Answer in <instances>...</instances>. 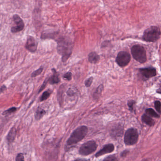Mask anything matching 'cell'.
<instances>
[{"instance_id": "cell-1", "label": "cell", "mask_w": 161, "mask_h": 161, "mask_svg": "<svg viewBox=\"0 0 161 161\" xmlns=\"http://www.w3.org/2000/svg\"><path fill=\"white\" fill-rule=\"evenodd\" d=\"M88 133L86 126H79L73 131L66 141V147H72L82 140Z\"/></svg>"}, {"instance_id": "cell-2", "label": "cell", "mask_w": 161, "mask_h": 161, "mask_svg": "<svg viewBox=\"0 0 161 161\" xmlns=\"http://www.w3.org/2000/svg\"><path fill=\"white\" fill-rule=\"evenodd\" d=\"M72 46L71 43L65 41L61 40L58 43V52L62 56V61L63 62L66 61L71 55Z\"/></svg>"}, {"instance_id": "cell-3", "label": "cell", "mask_w": 161, "mask_h": 161, "mask_svg": "<svg viewBox=\"0 0 161 161\" xmlns=\"http://www.w3.org/2000/svg\"><path fill=\"white\" fill-rule=\"evenodd\" d=\"M161 36V30L157 26H151L144 31L143 40L147 42H155L158 40Z\"/></svg>"}, {"instance_id": "cell-4", "label": "cell", "mask_w": 161, "mask_h": 161, "mask_svg": "<svg viewBox=\"0 0 161 161\" xmlns=\"http://www.w3.org/2000/svg\"><path fill=\"white\" fill-rule=\"evenodd\" d=\"M131 52L133 58L143 64L147 61V52L144 47L139 44L134 45L131 48Z\"/></svg>"}, {"instance_id": "cell-5", "label": "cell", "mask_w": 161, "mask_h": 161, "mask_svg": "<svg viewBox=\"0 0 161 161\" xmlns=\"http://www.w3.org/2000/svg\"><path fill=\"white\" fill-rule=\"evenodd\" d=\"M139 134L137 130L131 128L127 130L124 137V142L126 146H133L137 143Z\"/></svg>"}, {"instance_id": "cell-6", "label": "cell", "mask_w": 161, "mask_h": 161, "mask_svg": "<svg viewBox=\"0 0 161 161\" xmlns=\"http://www.w3.org/2000/svg\"><path fill=\"white\" fill-rule=\"evenodd\" d=\"M97 144L94 140L87 141L81 145L79 149V154L83 156H87L96 151Z\"/></svg>"}, {"instance_id": "cell-7", "label": "cell", "mask_w": 161, "mask_h": 161, "mask_svg": "<svg viewBox=\"0 0 161 161\" xmlns=\"http://www.w3.org/2000/svg\"><path fill=\"white\" fill-rule=\"evenodd\" d=\"M130 55L126 51H120L117 55L116 62L121 67H124L128 65L130 61Z\"/></svg>"}, {"instance_id": "cell-8", "label": "cell", "mask_w": 161, "mask_h": 161, "mask_svg": "<svg viewBox=\"0 0 161 161\" xmlns=\"http://www.w3.org/2000/svg\"><path fill=\"white\" fill-rule=\"evenodd\" d=\"M13 20L15 26L11 28V32L13 33H16L23 30L25 27V24L21 18L17 14L13 16Z\"/></svg>"}, {"instance_id": "cell-9", "label": "cell", "mask_w": 161, "mask_h": 161, "mask_svg": "<svg viewBox=\"0 0 161 161\" xmlns=\"http://www.w3.org/2000/svg\"><path fill=\"white\" fill-rule=\"evenodd\" d=\"M139 71L142 76L147 79L154 77L156 75V69L152 67L141 68L140 69Z\"/></svg>"}, {"instance_id": "cell-10", "label": "cell", "mask_w": 161, "mask_h": 161, "mask_svg": "<svg viewBox=\"0 0 161 161\" xmlns=\"http://www.w3.org/2000/svg\"><path fill=\"white\" fill-rule=\"evenodd\" d=\"M114 145L113 144L109 143L105 145L103 148L96 153L95 157L98 158L100 156L104 155L105 154L112 153L114 150Z\"/></svg>"}, {"instance_id": "cell-11", "label": "cell", "mask_w": 161, "mask_h": 161, "mask_svg": "<svg viewBox=\"0 0 161 161\" xmlns=\"http://www.w3.org/2000/svg\"><path fill=\"white\" fill-rule=\"evenodd\" d=\"M25 48L26 50L32 53L36 51L37 49V44L33 37L31 36L28 37L26 43Z\"/></svg>"}, {"instance_id": "cell-12", "label": "cell", "mask_w": 161, "mask_h": 161, "mask_svg": "<svg viewBox=\"0 0 161 161\" xmlns=\"http://www.w3.org/2000/svg\"><path fill=\"white\" fill-rule=\"evenodd\" d=\"M123 133V128L120 125H116L111 130L110 135L113 139H117L122 137Z\"/></svg>"}, {"instance_id": "cell-13", "label": "cell", "mask_w": 161, "mask_h": 161, "mask_svg": "<svg viewBox=\"0 0 161 161\" xmlns=\"http://www.w3.org/2000/svg\"><path fill=\"white\" fill-rule=\"evenodd\" d=\"M52 71H53V75L48 78V82L50 84H57L60 82L59 74L55 69H52Z\"/></svg>"}, {"instance_id": "cell-14", "label": "cell", "mask_w": 161, "mask_h": 161, "mask_svg": "<svg viewBox=\"0 0 161 161\" xmlns=\"http://www.w3.org/2000/svg\"><path fill=\"white\" fill-rule=\"evenodd\" d=\"M17 134V130L14 127H12L9 132L6 139L9 144L12 143L14 141Z\"/></svg>"}, {"instance_id": "cell-15", "label": "cell", "mask_w": 161, "mask_h": 161, "mask_svg": "<svg viewBox=\"0 0 161 161\" xmlns=\"http://www.w3.org/2000/svg\"><path fill=\"white\" fill-rule=\"evenodd\" d=\"M141 120L143 122L146 123V125L149 126L150 127H152L155 124V121L150 116L147 115V114H144L141 117Z\"/></svg>"}, {"instance_id": "cell-16", "label": "cell", "mask_w": 161, "mask_h": 161, "mask_svg": "<svg viewBox=\"0 0 161 161\" xmlns=\"http://www.w3.org/2000/svg\"><path fill=\"white\" fill-rule=\"evenodd\" d=\"M100 60V57L95 52H92L88 55V61L92 64H97Z\"/></svg>"}, {"instance_id": "cell-17", "label": "cell", "mask_w": 161, "mask_h": 161, "mask_svg": "<svg viewBox=\"0 0 161 161\" xmlns=\"http://www.w3.org/2000/svg\"><path fill=\"white\" fill-rule=\"evenodd\" d=\"M46 114V112L42 108H38L35 113V117L36 120H40Z\"/></svg>"}, {"instance_id": "cell-18", "label": "cell", "mask_w": 161, "mask_h": 161, "mask_svg": "<svg viewBox=\"0 0 161 161\" xmlns=\"http://www.w3.org/2000/svg\"><path fill=\"white\" fill-rule=\"evenodd\" d=\"M146 113L149 116H152V117H155L156 118L160 117V115H158L154 109L150 108L146 109Z\"/></svg>"}, {"instance_id": "cell-19", "label": "cell", "mask_w": 161, "mask_h": 161, "mask_svg": "<svg viewBox=\"0 0 161 161\" xmlns=\"http://www.w3.org/2000/svg\"><path fill=\"white\" fill-rule=\"evenodd\" d=\"M50 91L47 90V91H44L42 94V96H41L40 98V101H43L45 100H47V98H49V97L51 95Z\"/></svg>"}, {"instance_id": "cell-20", "label": "cell", "mask_w": 161, "mask_h": 161, "mask_svg": "<svg viewBox=\"0 0 161 161\" xmlns=\"http://www.w3.org/2000/svg\"><path fill=\"white\" fill-rule=\"evenodd\" d=\"M17 109L18 108H16V107H12V108H10L9 109L5 110V111H4L3 113V115H5V116L10 115V114H12V113H14L16 111Z\"/></svg>"}, {"instance_id": "cell-21", "label": "cell", "mask_w": 161, "mask_h": 161, "mask_svg": "<svg viewBox=\"0 0 161 161\" xmlns=\"http://www.w3.org/2000/svg\"><path fill=\"white\" fill-rule=\"evenodd\" d=\"M43 71V68L42 66H41V67H40L39 68H38L37 70L34 71L31 74V77H32V78L36 77V76H37L40 75L41 73H42V71Z\"/></svg>"}, {"instance_id": "cell-22", "label": "cell", "mask_w": 161, "mask_h": 161, "mask_svg": "<svg viewBox=\"0 0 161 161\" xmlns=\"http://www.w3.org/2000/svg\"><path fill=\"white\" fill-rule=\"evenodd\" d=\"M103 161H118V160L115 155H110L104 159Z\"/></svg>"}, {"instance_id": "cell-23", "label": "cell", "mask_w": 161, "mask_h": 161, "mask_svg": "<svg viewBox=\"0 0 161 161\" xmlns=\"http://www.w3.org/2000/svg\"><path fill=\"white\" fill-rule=\"evenodd\" d=\"M93 77L92 76L86 80L85 82V86L87 87H89L91 85L92 83H93Z\"/></svg>"}, {"instance_id": "cell-24", "label": "cell", "mask_w": 161, "mask_h": 161, "mask_svg": "<svg viewBox=\"0 0 161 161\" xmlns=\"http://www.w3.org/2000/svg\"><path fill=\"white\" fill-rule=\"evenodd\" d=\"M155 107L156 111L159 113H161V102L159 101H156L155 102Z\"/></svg>"}, {"instance_id": "cell-25", "label": "cell", "mask_w": 161, "mask_h": 161, "mask_svg": "<svg viewBox=\"0 0 161 161\" xmlns=\"http://www.w3.org/2000/svg\"><path fill=\"white\" fill-rule=\"evenodd\" d=\"M104 89V87H103V85H100L98 87V88H97V90L95 91L94 93V96H98V95H100L102 91Z\"/></svg>"}, {"instance_id": "cell-26", "label": "cell", "mask_w": 161, "mask_h": 161, "mask_svg": "<svg viewBox=\"0 0 161 161\" xmlns=\"http://www.w3.org/2000/svg\"><path fill=\"white\" fill-rule=\"evenodd\" d=\"M72 73L70 72H68L66 73L63 76V78L65 80H71L72 79Z\"/></svg>"}, {"instance_id": "cell-27", "label": "cell", "mask_w": 161, "mask_h": 161, "mask_svg": "<svg viewBox=\"0 0 161 161\" xmlns=\"http://www.w3.org/2000/svg\"><path fill=\"white\" fill-rule=\"evenodd\" d=\"M16 161H25L24 160V154L23 153H19L17 155L15 159Z\"/></svg>"}, {"instance_id": "cell-28", "label": "cell", "mask_w": 161, "mask_h": 161, "mask_svg": "<svg viewBox=\"0 0 161 161\" xmlns=\"http://www.w3.org/2000/svg\"><path fill=\"white\" fill-rule=\"evenodd\" d=\"M135 103L136 102L134 100H130L128 101V107L130 108V109L131 111H132L133 110V106L135 104Z\"/></svg>"}, {"instance_id": "cell-29", "label": "cell", "mask_w": 161, "mask_h": 161, "mask_svg": "<svg viewBox=\"0 0 161 161\" xmlns=\"http://www.w3.org/2000/svg\"><path fill=\"white\" fill-rule=\"evenodd\" d=\"M47 83H48V78H47V79H45V80H44V82L43 83L42 86L41 87L40 89V90H39V93H40L41 91L43 90L44 89L45 86L47 85Z\"/></svg>"}, {"instance_id": "cell-30", "label": "cell", "mask_w": 161, "mask_h": 161, "mask_svg": "<svg viewBox=\"0 0 161 161\" xmlns=\"http://www.w3.org/2000/svg\"><path fill=\"white\" fill-rule=\"evenodd\" d=\"M129 150H125L123 151L122 152V153L121 154V156L122 157H125L126 156V155H127V154L129 153Z\"/></svg>"}, {"instance_id": "cell-31", "label": "cell", "mask_w": 161, "mask_h": 161, "mask_svg": "<svg viewBox=\"0 0 161 161\" xmlns=\"http://www.w3.org/2000/svg\"><path fill=\"white\" fill-rule=\"evenodd\" d=\"M6 89H7V87H6V86H2L0 88V93H1L4 92L5 90H6Z\"/></svg>"}, {"instance_id": "cell-32", "label": "cell", "mask_w": 161, "mask_h": 161, "mask_svg": "<svg viewBox=\"0 0 161 161\" xmlns=\"http://www.w3.org/2000/svg\"><path fill=\"white\" fill-rule=\"evenodd\" d=\"M73 161H87L86 159L78 158Z\"/></svg>"}]
</instances>
